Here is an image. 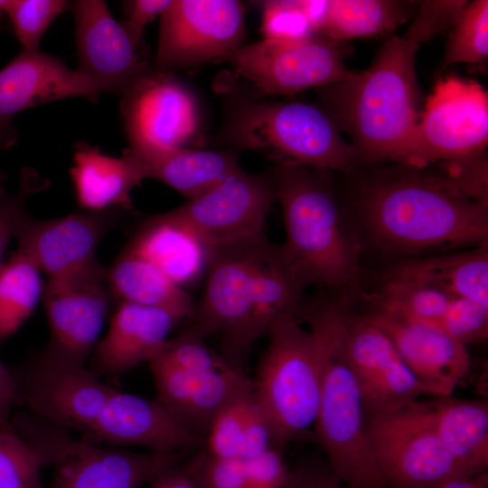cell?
Masks as SVG:
<instances>
[{
	"mask_svg": "<svg viewBox=\"0 0 488 488\" xmlns=\"http://www.w3.org/2000/svg\"><path fill=\"white\" fill-rule=\"evenodd\" d=\"M390 164L355 191L358 214L377 246L415 254L487 245L485 157L423 168Z\"/></svg>",
	"mask_w": 488,
	"mask_h": 488,
	"instance_id": "cell-1",
	"label": "cell"
},
{
	"mask_svg": "<svg viewBox=\"0 0 488 488\" xmlns=\"http://www.w3.org/2000/svg\"><path fill=\"white\" fill-rule=\"evenodd\" d=\"M418 48L404 36L392 35L366 70L316 89L319 105L348 136L362 164L404 159L420 114Z\"/></svg>",
	"mask_w": 488,
	"mask_h": 488,
	"instance_id": "cell-2",
	"label": "cell"
},
{
	"mask_svg": "<svg viewBox=\"0 0 488 488\" xmlns=\"http://www.w3.org/2000/svg\"><path fill=\"white\" fill-rule=\"evenodd\" d=\"M282 211L286 239L279 246L305 288L352 286L360 276L359 248L347 230L329 171L277 162L268 171Z\"/></svg>",
	"mask_w": 488,
	"mask_h": 488,
	"instance_id": "cell-3",
	"label": "cell"
},
{
	"mask_svg": "<svg viewBox=\"0 0 488 488\" xmlns=\"http://www.w3.org/2000/svg\"><path fill=\"white\" fill-rule=\"evenodd\" d=\"M210 142L259 152L275 163L344 174L361 165L356 148L320 105L265 99L239 91L228 92L221 124Z\"/></svg>",
	"mask_w": 488,
	"mask_h": 488,
	"instance_id": "cell-4",
	"label": "cell"
},
{
	"mask_svg": "<svg viewBox=\"0 0 488 488\" xmlns=\"http://www.w3.org/2000/svg\"><path fill=\"white\" fill-rule=\"evenodd\" d=\"M348 312L340 302L307 311L323 341L315 440L348 488H386L374 460L366 427V407L344 349Z\"/></svg>",
	"mask_w": 488,
	"mask_h": 488,
	"instance_id": "cell-5",
	"label": "cell"
},
{
	"mask_svg": "<svg viewBox=\"0 0 488 488\" xmlns=\"http://www.w3.org/2000/svg\"><path fill=\"white\" fill-rule=\"evenodd\" d=\"M306 321L308 329L294 313L274 324L252 382L271 446L279 450L314 427L318 411L323 341L318 326Z\"/></svg>",
	"mask_w": 488,
	"mask_h": 488,
	"instance_id": "cell-6",
	"label": "cell"
},
{
	"mask_svg": "<svg viewBox=\"0 0 488 488\" xmlns=\"http://www.w3.org/2000/svg\"><path fill=\"white\" fill-rule=\"evenodd\" d=\"M268 242L265 233L207 249V278L185 333L204 340L221 338L230 362L241 366L250 348L249 313L259 259Z\"/></svg>",
	"mask_w": 488,
	"mask_h": 488,
	"instance_id": "cell-7",
	"label": "cell"
},
{
	"mask_svg": "<svg viewBox=\"0 0 488 488\" xmlns=\"http://www.w3.org/2000/svg\"><path fill=\"white\" fill-rule=\"evenodd\" d=\"M488 94L475 80L439 79L427 96L410 145L399 164L423 168L485 156Z\"/></svg>",
	"mask_w": 488,
	"mask_h": 488,
	"instance_id": "cell-8",
	"label": "cell"
},
{
	"mask_svg": "<svg viewBox=\"0 0 488 488\" xmlns=\"http://www.w3.org/2000/svg\"><path fill=\"white\" fill-rule=\"evenodd\" d=\"M366 427L386 488H432L470 475L439 440L426 402L389 412L366 410Z\"/></svg>",
	"mask_w": 488,
	"mask_h": 488,
	"instance_id": "cell-9",
	"label": "cell"
},
{
	"mask_svg": "<svg viewBox=\"0 0 488 488\" xmlns=\"http://www.w3.org/2000/svg\"><path fill=\"white\" fill-rule=\"evenodd\" d=\"M42 300L50 327V340L42 355L58 362L84 366L117 301L108 281V268L97 260L50 278Z\"/></svg>",
	"mask_w": 488,
	"mask_h": 488,
	"instance_id": "cell-10",
	"label": "cell"
},
{
	"mask_svg": "<svg viewBox=\"0 0 488 488\" xmlns=\"http://www.w3.org/2000/svg\"><path fill=\"white\" fill-rule=\"evenodd\" d=\"M245 11L236 0H172L160 15L154 67L174 72L226 59L243 45Z\"/></svg>",
	"mask_w": 488,
	"mask_h": 488,
	"instance_id": "cell-11",
	"label": "cell"
},
{
	"mask_svg": "<svg viewBox=\"0 0 488 488\" xmlns=\"http://www.w3.org/2000/svg\"><path fill=\"white\" fill-rule=\"evenodd\" d=\"M61 430L58 427L42 443H33L44 464L56 465L52 480L44 488H138L183 459V452L137 453L106 447L62 435Z\"/></svg>",
	"mask_w": 488,
	"mask_h": 488,
	"instance_id": "cell-12",
	"label": "cell"
},
{
	"mask_svg": "<svg viewBox=\"0 0 488 488\" xmlns=\"http://www.w3.org/2000/svg\"><path fill=\"white\" fill-rule=\"evenodd\" d=\"M259 92L291 96L348 77L340 43L322 35L297 42L262 40L242 45L224 59Z\"/></svg>",
	"mask_w": 488,
	"mask_h": 488,
	"instance_id": "cell-13",
	"label": "cell"
},
{
	"mask_svg": "<svg viewBox=\"0 0 488 488\" xmlns=\"http://www.w3.org/2000/svg\"><path fill=\"white\" fill-rule=\"evenodd\" d=\"M275 202L268 171L251 174L239 168L207 192L169 213L210 249L263 234Z\"/></svg>",
	"mask_w": 488,
	"mask_h": 488,
	"instance_id": "cell-14",
	"label": "cell"
},
{
	"mask_svg": "<svg viewBox=\"0 0 488 488\" xmlns=\"http://www.w3.org/2000/svg\"><path fill=\"white\" fill-rule=\"evenodd\" d=\"M119 111L129 144L146 140L177 147L205 145L198 100L174 72L152 65L121 97Z\"/></svg>",
	"mask_w": 488,
	"mask_h": 488,
	"instance_id": "cell-15",
	"label": "cell"
},
{
	"mask_svg": "<svg viewBox=\"0 0 488 488\" xmlns=\"http://www.w3.org/2000/svg\"><path fill=\"white\" fill-rule=\"evenodd\" d=\"M79 66L104 92L122 97L152 67L102 0L70 2Z\"/></svg>",
	"mask_w": 488,
	"mask_h": 488,
	"instance_id": "cell-16",
	"label": "cell"
},
{
	"mask_svg": "<svg viewBox=\"0 0 488 488\" xmlns=\"http://www.w3.org/2000/svg\"><path fill=\"white\" fill-rule=\"evenodd\" d=\"M125 211H86L52 220H36L25 212L14 232L17 250L50 278L70 273L98 260L99 244Z\"/></svg>",
	"mask_w": 488,
	"mask_h": 488,
	"instance_id": "cell-17",
	"label": "cell"
},
{
	"mask_svg": "<svg viewBox=\"0 0 488 488\" xmlns=\"http://www.w3.org/2000/svg\"><path fill=\"white\" fill-rule=\"evenodd\" d=\"M344 349L367 411L399 410L429 395L390 339L364 317L349 314Z\"/></svg>",
	"mask_w": 488,
	"mask_h": 488,
	"instance_id": "cell-18",
	"label": "cell"
},
{
	"mask_svg": "<svg viewBox=\"0 0 488 488\" xmlns=\"http://www.w3.org/2000/svg\"><path fill=\"white\" fill-rule=\"evenodd\" d=\"M103 93L93 81L40 50L23 51L0 70V148L17 140L13 120L30 108L70 99H96Z\"/></svg>",
	"mask_w": 488,
	"mask_h": 488,
	"instance_id": "cell-19",
	"label": "cell"
},
{
	"mask_svg": "<svg viewBox=\"0 0 488 488\" xmlns=\"http://www.w3.org/2000/svg\"><path fill=\"white\" fill-rule=\"evenodd\" d=\"M114 389L85 366L52 361L42 355L23 382L30 409L52 426L86 434Z\"/></svg>",
	"mask_w": 488,
	"mask_h": 488,
	"instance_id": "cell-20",
	"label": "cell"
},
{
	"mask_svg": "<svg viewBox=\"0 0 488 488\" xmlns=\"http://www.w3.org/2000/svg\"><path fill=\"white\" fill-rule=\"evenodd\" d=\"M366 320L379 327L433 397L451 396L470 369L466 345L437 326L402 319L373 309Z\"/></svg>",
	"mask_w": 488,
	"mask_h": 488,
	"instance_id": "cell-21",
	"label": "cell"
},
{
	"mask_svg": "<svg viewBox=\"0 0 488 488\" xmlns=\"http://www.w3.org/2000/svg\"><path fill=\"white\" fill-rule=\"evenodd\" d=\"M157 399L192 435L205 440L215 417L226 406L253 389L241 366L192 374L150 361Z\"/></svg>",
	"mask_w": 488,
	"mask_h": 488,
	"instance_id": "cell-22",
	"label": "cell"
},
{
	"mask_svg": "<svg viewBox=\"0 0 488 488\" xmlns=\"http://www.w3.org/2000/svg\"><path fill=\"white\" fill-rule=\"evenodd\" d=\"M85 435L93 442L142 446L162 453L184 452L202 442L157 399H147L115 388Z\"/></svg>",
	"mask_w": 488,
	"mask_h": 488,
	"instance_id": "cell-23",
	"label": "cell"
},
{
	"mask_svg": "<svg viewBox=\"0 0 488 488\" xmlns=\"http://www.w3.org/2000/svg\"><path fill=\"white\" fill-rule=\"evenodd\" d=\"M179 321L155 307L119 302L104 338L92 352L89 370L98 376L117 377L162 350Z\"/></svg>",
	"mask_w": 488,
	"mask_h": 488,
	"instance_id": "cell-24",
	"label": "cell"
},
{
	"mask_svg": "<svg viewBox=\"0 0 488 488\" xmlns=\"http://www.w3.org/2000/svg\"><path fill=\"white\" fill-rule=\"evenodd\" d=\"M125 151L137 162L145 179L159 180L188 200L207 192L240 168L233 149L177 147L140 140Z\"/></svg>",
	"mask_w": 488,
	"mask_h": 488,
	"instance_id": "cell-25",
	"label": "cell"
},
{
	"mask_svg": "<svg viewBox=\"0 0 488 488\" xmlns=\"http://www.w3.org/2000/svg\"><path fill=\"white\" fill-rule=\"evenodd\" d=\"M70 175L77 203L86 211L132 208L131 192L145 176L126 151L120 158L103 154L84 142L76 144Z\"/></svg>",
	"mask_w": 488,
	"mask_h": 488,
	"instance_id": "cell-26",
	"label": "cell"
},
{
	"mask_svg": "<svg viewBox=\"0 0 488 488\" xmlns=\"http://www.w3.org/2000/svg\"><path fill=\"white\" fill-rule=\"evenodd\" d=\"M125 248L154 263L183 288L206 271V248L169 211L147 219Z\"/></svg>",
	"mask_w": 488,
	"mask_h": 488,
	"instance_id": "cell-27",
	"label": "cell"
},
{
	"mask_svg": "<svg viewBox=\"0 0 488 488\" xmlns=\"http://www.w3.org/2000/svg\"><path fill=\"white\" fill-rule=\"evenodd\" d=\"M439 440L470 475L488 465V404L483 399L439 397L426 402Z\"/></svg>",
	"mask_w": 488,
	"mask_h": 488,
	"instance_id": "cell-28",
	"label": "cell"
},
{
	"mask_svg": "<svg viewBox=\"0 0 488 488\" xmlns=\"http://www.w3.org/2000/svg\"><path fill=\"white\" fill-rule=\"evenodd\" d=\"M108 281L117 303L159 308L179 322L193 312L195 304L184 288L154 263L126 248L108 268Z\"/></svg>",
	"mask_w": 488,
	"mask_h": 488,
	"instance_id": "cell-29",
	"label": "cell"
},
{
	"mask_svg": "<svg viewBox=\"0 0 488 488\" xmlns=\"http://www.w3.org/2000/svg\"><path fill=\"white\" fill-rule=\"evenodd\" d=\"M488 308L487 245L471 250L407 262L393 273Z\"/></svg>",
	"mask_w": 488,
	"mask_h": 488,
	"instance_id": "cell-30",
	"label": "cell"
},
{
	"mask_svg": "<svg viewBox=\"0 0 488 488\" xmlns=\"http://www.w3.org/2000/svg\"><path fill=\"white\" fill-rule=\"evenodd\" d=\"M304 287L285 262L278 245H266L258 262L252 298L249 342L267 334L282 317L297 313Z\"/></svg>",
	"mask_w": 488,
	"mask_h": 488,
	"instance_id": "cell-31",
	"label": "cell"
},
{
	"mask_svg": "<svg viewBox=\"0 0 488 488\" xmlns=\"http://www.w3.org/2000/svg\"><path fill=\"white\" fill-rule=\"evenodd\" d=\"M415 2L329 0L322 36L341 43L392 32L414 13Z\"/></svg>",
	"mask_w": 488,
	"mask_h": 488,
	"instance_id": "cell-32",
	"label": "cell"
},
{
	"mask_svg": "<svg viewBox=\"0 0 488 488\" xmlns=\"http://www.w3.org/2000/svg\"><path fill=\"white\" fill-rule=\"evenodd\" d=\"M42 292L41 270L16 249L0 265V341L14 334L31 316Z\"/></svg>",
	"mask_w": 488,
	"mask_h": 488,
	"instance_id": "cell-33",
	"label": "cell"
},
{
	"mask_svg": "<svg viewBox=\"0 0 488 488\" xmlns=\"http://www.w3.org/2000/svg\"><path fill=\"white\" fill-rule=\"evenodd\" d=\"M453 297L428 285L392 276L375 297L373 309L436 326Z\"/></svg>",
	"mask_w": 488,
	"mask_h": 488,
	"instance_id": "cell-34",
	"label": "cell"
},
{
	"mask_svg": "<svg viewBox=\"0 0 488 488\" xmlns=\"http://www.w3.org/2000/svg\"><path fill=\"white\" fill-rule=\"evenodd\" d=\"M488 56V1L468 2L452 26L446 45L444 68L477 63Z\"/></svg>",
	"mask_w": 488,
	"mask_h": 488,
	"instance_id": "cell-35",
	"label": "cell"
},
{
	"mask_svg": "<svg viewBox=\"0 0 488 488\" xmlns=\"http://www.w3.org/2000/svg\"><path fill=\"white\" fill-rule=\"evenodd\" d=\"M43 465L28 440L10 425L0 427V488H44Z\"/></svg>",
	"mask_w": 488,
	"mask_h": 488,
	"instance_id": "cell-36",
	"label": "cell"
},
{
	"mask_svg": "<svg viewBox=\"0 0 488 488\" xmlns=\"http://www.w3.org/2000/svg\"><path fill=\"white\" fill-rule=\"evenodd\" d=\"M70 8L65 0H10L9 17L23 51H38L42 38L52 23Z\"/></svg>",
	"mask_w": 488,
	"mask_h": 488,
	"instance_id": "cell-37",
	"label": "cell"
},
{
	"mask_svg": "<svg viewBox=\"0 0 488 488\" xmlns=\"http://www.w3.org/2000/svg\"><path fill=\"white\" fill-rule=\"evenodd\" d=\"M150 361H156L192 374L220 371L233 364L223 355L211 350L204 343V340L185 332L175 338L168 339L162 350Z\"/></svg>",
	"mask_w": 488,
	"mask_h": 488,
	"instance_id": "cell-38",
	"label": "cell"
},
{
	"mask_svg": "<svg viewBox=\"0 0 488 488\" xmlns=\"http://www.w3.org/2000/svg\"><path fill=\"white\" fill-rule=\"evenodd\" d=\"M260 29L263 40L277 42H297L315 36L301 0L264 1Z\"/></svg>",
	"mask_w": 488,
	"mask_h": 488,
	"instance_id": "cell-39",
	"label": "cell"
},
{
	"mask_svg": "<svg viewBox=\"0 0 488 488\" xmlns=\"http://www.w3.org/2000/svg\"><path fill=\"white\" fill-rule=\"evenodd\" d=\"M181 467L195 488H251L239 458H220L205 450Z\"/></svg>",
	"mask_w": 488,
	"mask_h": 488,
	"instance_id": "cell-40",
	"label": "cell"
},
{
	"mask_svg": "<svg viewBox=\"0 0 488 488\" xmlns=\"http://www.w3.org/2000/svg\"><path fill=\"white\" fill-rule=\"evenodd\" d=\"M436 326L465 345L483 341L488 335V308L465 298L453 297Z\"/></svg>",
	"mask_w": 488,
	"mask_h": 488,
	"instance_id": "cell-41",
	"label": "cell"
},
{
	"mask_svg": "<svg viewBox=\"0 0 488 488\" xmlns=\"http://www.w3.org/2000/svg\"><path fill=\"white\" fill-rule=\"evenodd\" d=\"M468 1L424 0L415 2L414 18L403 35L417 44L431 40L455 23Z\"/></svg>",
	"mask_w": 488,
	"mask_h": 488,
	"instance_id": "cell-42",
	"label": "cell"
},
{
	"mask_svg": "<svg viewBox=\"0 0 488 488\" xmlns=\"http://www.w3.org/2000/svg\"><path fill=\"white\" fill-rule=\"evenodd\" d=\"M253 389L226 406L213 419L205 438L207 449L214 456L239 458L245 403Z\"/></svg>",
	"mask_w": 488,
	"mask_h": 488,
	"instance_id": "cell-43",
	"label": "cell"
},
{
	"mask_svg": "<svg viewBox=\"0 0 488 488\" xmlns=\"http://www.w3.org/2000/svg\"><path fill=\"white\" fill-rule=\"evenodd\" d=\"M42 185L33 170L23 171L19 189L14 193L6 192L0 185V265L11 239L14 237L18 222L26 212L28 198Z\"/></svg>",
	"mask_w": 488,
	"mask_h": 488,
	"instance_id": "cell-44",
	"label": "cell"
},
{
	"mask_svg": "<svg viewBox=\"0 0 488 488\" xmlns=\"http://www.w3.org/2000/svg\"><path fill=\"white\" fill-rule=\"evenodd\" d=\"M271 446L269 426L253 390L245 403L239 457L243 461L251 459Z\"/></svg>",
	"mask_w": 488,
	"mask_h": 488,
	"instance_id": "cell-45",
	"label": "cell"
},
{
	"mask_svg": "<svg viewBox=\"0 0 488 488\" xmlns=\"http://www.w3.org/2000/svg\"><path fill=\"white\" fill-rule=\"evenodd\" d=\"M243 465L251 488H281L289 473L281 450L273 446Z\"/></svg>",
	"mask_w": 488,
	"mask_h": 488,
	"instance_id": "cell-46",
	"label": "cell"
},
{
	"mask_svg": "<svg viewBox=\"0 0 488 488\" xmlns=\"http://www.w3.org/2000/svg\"><path fill=\"white\" fill-rule=\"evenodd\" d=\"M172 0H134L124 2L126 19L121 23L131 41L142 52L145 26L168 7Z\"/></svg>",
	"mask_w": 488,
	"mask_h": 488,
	"instance_id": "cell-47",
	"label": "cell"
},
{
	"mask_svg": "<svg viewBox=\"0 0 488 488\" xmlns=\"http://www.w3.org/2000/svg\"><path fill=\"white\" fill-rule=\"evenodd\" d=\"M281 488H343L328 462L311 460L289 469Z\"/></svg>",
	"mask_w": 488,
	"mask_h": 488,
	"instance_id": "cell-48",
	"label": "cell"
},
{
	"mask_svg": "<svg viewBox=\"0 0 488 488\" xmlns=\"http://www.w3.org/2000/svg\"><path fill=\"white\" fill-rule=\"evenodd\" d=\"M17 391L14 376L0 361V427L10 425V414Z\"/></svg>",
	"mask_w": 488,
	"mask_h": 488,
	"instance_id": "cell-49",
	"label": "cell"
},
{
	"mask_svg": "<svg viewBox=\"0 0 488 488\" xmlns=\"http://www.w3.org/2000/svg\"><path fill=\"white\" fill-rule=\"evenodd\" d=\"M151 488H195V486L179 464L158 475L151 483Z\"/></svg>",
	"mask_w": 488,
	"mask_h": 488,
	"instance_id": "cell-50",
	"label": "cell"
},
{
	"mask_svg": "<svg viewBox=\"0 0 488 488\" xmlns=\"http://www.w3.org/2000/svg\"><path fill=\"white\" fill-rule=\"evenodd\" d=\"M432 488H488L487 471L474 475L455 477Z\"/></svg>",
	"mask_w": 488,
	"mask_h": 488,
	"instance_id": "cell-51",
	"label": "cell"
},
{
	"mask_svg": "<svg viewBox=\"0 0 488 488\" xmlns=\"http://www.w3.org/2000/svg\"><path fill=\"white\" fill-rule=\"evenodd\" d=\"M2 179H3V175H2V174L0 173V185H1V181H2Z\"/></svg>",
	"mask_w": 488,
	"mask_h": 488,
	"instance_id": "cell-52",
	"label": "cell"
}]
</instances>
